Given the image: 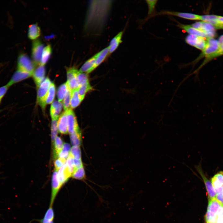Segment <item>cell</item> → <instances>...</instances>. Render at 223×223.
Returning <instances> with one entry per match:
<instances>
[{
    "instance_id": "obj_1",
    "label": "cell",
    "mask_w": 223,
    "mask_h": 223,
    "mask_svg": "<svg viewBox=\"0 0 223 223\" xmlns=\"http://www.w3.org/2000/svg\"><path fill=\"white\" fill-rule=\"evenodd\" d=\"M51 83L50 79L47 77L43 81L38 88L37 103L43 110L45 109L46 105V100Z\"/></svg>"
},
{
    "instance_id": "obj_2",
    "label": "cell",
    "mask_w": 223,
    "mask_h": 223,
    "mask_svg": "<svg viewBox=\"0 0 223 223\" xmlns=\"http://www.w3.org/2000/svg\"><path fill=\"white\" fill-rule=\"evenodd\" d=\"M207 45L205 49L200 56L195 60L194 62H192L190 64L194 65L198 60L202 57L214 54L219 50L220 44L218 41L212 38H207L206 39Z\"/></svg>"
},
{
    "instance_id": "obj_3",
    "label": "cell",
    "mask_w": 223,
    "mask_h": 223,
    "mask_svg": "<svg viewBox=\"0 0 223 223\" xmlns=\"http://www.w3.org/2000/svg\"><path fill=\"white\" fill-rule=\"evenodd\" d=\"M221 207L216 199H208L207 211L205 216L206 223H216L217 215Z\"/></svg>"
},
{
    "instance_id": "obj_4",
    "label": "cell",
    "mask_w": 223,
    "mask_h": 223,
    "mask_svg": "<svg viewBox=\"0 0 223 223\" xmlns=\"http://www.w3.org/2000/svg\"><path fill=\"white\" fill-rule=\"evenodd\" d=\"M35 65L26 55L21 54L19 56L17 60V70L33 73Z\"/></svg>"
},
{
    "instance_id": "obj_5",
    "label": "cell",
    "mask_w": 223,
    "mask_h": 223,
    "mask_svg": "<svg viewBox=\"0 0 223 223\" xmlns=\"http://www.w3.org/2000/svg\"><path fill=\"white\" fill-rule=\"evenodd\" d=\"M195 168L203 181L208 194V199H216V193L211 181L208 179L202 169L201 162L198 165L195 166Z\"/></svg>"
},
{
    "instance_id": "obj_6",
    "label": "cell",
    "mask_w": 223,
    "mask_h": 223,
    "mask_svg": "<svg viewBox=\"0 0 223 223\" xmlns=\"http://www.w3.org/2000/svg\"><path fill=\"white\" fill-rule=\"evenodd\" d=\"M44 45L38 39L34 40L32 45V55L35 65L40 64Z\"/></svg>"
},
{
    "instance_id": "obj_7",
    "label": "cell",
    "mask_w": 223,
    "mask_h": 223,
    "mask_svg": "<svg viewBox=\"0 0 223 223\" xmlns=\"http://www.w3.org/2000/svg\"><path fill=\"white\" fill-rule=\"evenodd\" d=\"M160 15H172L190 20H200V15L195 14L168 11H161L155 14L153 16Z\"/></svg>"
},
{
    "instance_id": "obj_8",
    "label": "cell",
    "mask_w": 223,
    "mask_h": 223,
    "mask_svg": "<svg viewBox=\"0 0 223 223\" xmlns=\"http://www.w3.org/2000/svg\"><path fill=\"white\" fill-rule=\"evenodd\" d=\"M58 171L55 170L52 179L51 190L50 203V206H53V203L60 189L62 187L57 177Z\"/></svg>"
},
{
    "instance_id": "obj_9",
    "label": "cell",
    "mask_w": 223,
    "mask_h": 223,
    "mask_svg": "<svg viewBox=\"0 0 223 223\" xmlns=\"http://www.w3.org/2000/svg\"><path fill=\"white\" fill-rule=\"evenodd\" d=\"M67 112L68 132L71 134L80 131L75 114L71 108Z\"/></svg>"
},
{
    "instance_id": "obj_10",
    "label": "cell",
    "mask_w": 223,
    "mask_h": 223,
    "mask_svg": "<svg viewBox=\"0 0 223 223\" xmlns=\"http://www.w3.org/2000/svg\"><path fill=\"white\" fill-rule=\"evenodd\" d=\"M33 73L17 70L13 74L7 84L9 87L33 75Z\"/></svg>"
},
{
    "instance_id": "obj_11",
    "label": "cell",
    "mask_w": 223,
    "mask_h": 223,
    "mask_svg": "<svg viewBox=\"0 0 223 223\" xmlns=\"http://www.w3.org/2000/svg\"><path fill=\"white\" fill-rule=\"evenodd\" d=\"M177 26L188 33L189 34L195 35L203 38L206 37L205 33L204 32L193 28L191 25L185 24L178 23Z\"/></svg>"
},
{
    "instance_id": "obj_12",
    "label": "cell",
    "mask_w": 223,
    "mask_h": 223,
    "mask_svg": "<svg viewBox=\"0 0 223 223\" xmlns=\"http://www.w3.org/2000/svg\"><path fill=\"white\" fill-rule=\"evenodd\" d=\"M45 73V67L41 64L34 71L32 76L37 88L43 81Z\"/></svg>"
},
{
    "instance_id": "obj_13",
    "label": "cell",
    "mask_w": 223,
    "mask_h": 223,
    "mask_svg": "<svg viewBox=\"0 0 223 223\" xmlns=\"http://www.w3.org/2000/svg\"><path fill=\"white\" fill-rule=\"evenodd\" d=\"M200 20L211 24L216 28H223V24L219 21L218 16L211 15H200Z\"/></svg>"
},
{
    "instance_id": "obj_14",
    "label": "cell",
    "mask_w": 223,
    "mask_h": 223,
    "mask_svg": "<svg viewBox=\"0 0 223 223\" xmlns=\"http://www.w3.org/2000/svg\"><path fill=\"white\" fill-rule=\"evenodd\" d=\"M57 127L59 133L65 134L68 132L67 112L65 111L60 116L57 121Z\"/></svg>"
},
{
    "instance_id": "obj_15",
    "label": "cell",
    "mask_w": 223,
    "mask_h": 223,
    "mask_svg": "<svg viewBox=\"0 0 223 223\" xmlns=\"http://www.w3.org/2000/svg\"><path fill=\"white\" fill-rule=\"evenodd\" d=\"M71 176L72 174L65 163L58 171V178L62 186Z\"/></svg>"
},
{
    "instance_id": "obj_16",
    "label": "cell",
    "mask_w": 223,
    "mask_h": 223,
    "mask_svg": "<svg viewBox=\"0 0 223 223\" xmlns=\"http://www.w3.org/2000/svg\"><path fill=\"white\" fill-rule=\"evenodd\" d=\"M123 31H121L118 33L111 41L108 47L109 55L114 52L122 42V38Z\"/></svg>"
},
{
    "instance_id": "obj_17",
    "label": "cell",
    "mask_w": 223,
    "mask_h": 223,
    "mask_svg": "<svg viewBox=\"0 0 223 223\" xmlns=\"http://www.w3.org/2000/svg\"><path fill=\"white\" fill-rule=\"evenodd\" d=\"M96 57V54L88 59L82 65L79 72L81 73H89L94 70V66Z\"/></svg>"
},
{
    "instance_id": "obj_18",
    "label": "cell",
    "mask_w": 223,
    "mask_h": 223,
    "mask_svg": "<svg viewBox=\"0 0 223 223\" xmlns=\"http://www.w3.org/2000/svg\"><path fill=\"white\" fill-rule=\"evenodd\" d=\"M63 107L62 103L59 101H55L52 103L50 110L52 119H58L59 114Z\"/></svg>"
},
{
    "instance_id": "obj_19",
    "label": "cell",
    "mask_w": 223,
    "mask_h": 223,
    "mask_svg": "<svg viewBox=\"0 0 223 223\" xmlns=\"http://www.w3.org/2000/svg\"><path fill=\"white\" fill-rule=\"evenodd\" d=\"M96 57L94 69L100 65L109 55L108 47H106L96 54Z\"/></svg>"
},
{
    "instance_id": "obj_20",
    "label": "cell",
    "mask_w": 223,
    "mask_h": 223,
    "mask_svg": "<svg viewBox=\"0 0 223 223\" xmlns=\"http://www.w3.org/2000/svg\"><path fill=\"white\" fill-rule=\"evenodd\" d=\"M55 212L53 208L49 207L42 219L39 221L40 223H54Z\"/></svg>"
},
{
    "instance_id": "obj_21",
    "label": "cell",
    "mask_w": 223,
    "mask_h": 223,
    "mask_svg": "<svg viewBox=\"0 0 223 223\" xmlns=\"http://www.w3.org/2000/svg\"><path fill=\"white\" fill-rule=\"evenodd\" d=\"M40 34L39 27L36 24H31L29 26L28 31V37L31 40L36 39Z\"/></svg>"
},
{
    "instance_id": "obj_22",
    "label": "cell",
    "mask_w": 223,
    "mask_h": 223,
    "mask_svg": "<svg viewBox=\"0 0 223 223\" xmlns=\"http://www.w3.org/2000/svg\"><path fill=\"white\" fill-rule=\"evenodd\" d=\"M77 89L71 93L70 107L72 108L77 107L82 101L78 94Z\"/></svg>"
},
{
    "instance_id": "obj_23",
    "label": "cell",
    "mask_w": 223,
    "mask_h": 223,
    "mask_svg": "<svg viewBox=\"0 0 223 223\" xmlns=\"http://www.w3.org/2000/svg\"><path fill=\"white\" fill-rule=\"evenodd\" d=\"M52 52L50 45H48L44 48L41 57L40 64L45 65L49 59Z\"/></svg>"
},
{
    "instance_id": "obj_24",
    "label": "cell",
    "mask_w": 223,
    "mask_h": 223,
    "mask_svg": "<svg viewBox=\"0 0 223 223\" xmlns=\"http://www.w3.org/2000/svg\"><path fill=\"white\" fill-rule=\"evenodd\" d=\"M92 88L88 82L80 86L78 89V94L81 100L82 101L84 98L86 93L91 90Z\"/></svg>"
},
{
    "instance_id": "obj_25",
    "label": "cell",
    "mask_w": 223,
    "mask_h": 223,
    "mask_svg": "<svg viewBox=\"0 0 223 223\" xmlns=\"http://www.w3.org/2000/svg\"><path fill=\"white\" fill-rule=\"evenodd\" d=\"M54 142L55 158H57L63 149V144L61 139L58 136L56 137Z\"/></svg>"
},
{
    "instance_id": "obj_26",
    "label": "cell",
    "mask_w": 223,
    "mask_h": 223,
    "mask_svg": "<svg viewBox=\"0 0 223 223\" xmlns=\"http://www.w3.org/2000/svg\"><path fill=\"white\" fill-rule=\"evenodd\" d=\"M81 135L80 131L70 134L71 142L73 146H79L81 143Z\"/></svg>"
},
{
    "instance_id": "obj_27",
    "label": "cell",
    "mask_w": 223,
    "mask_h": 223,
    "mask_svg": "<svg viewBox=\"0 0 223 223\" xmlns=\"http://www.w3.org/2000/svg\"><path fill=\"white\" fill-rule=\"evenodd\" d=\"M68 89L66 83L61 85L59 87L57 92V96L58 101L62 102Z\"/></svg>"
},
{
    "instance_id": "obj_28",
    "label": "cell",
    "mask_w": 223,
    "mask_h": 223,
    "mask_svg": "<svg viewBox=\"0 0 223 223\" xmlns=\"http://www.w3.org/2000/svg\"><path fill=\"white\" fill-rule=\"evenodd\" d=\"M55 84L51 83L48 90L47 96L46 100V104H50L53 101L55 94Z\"/></svg>"
},
{
    "instance_id": "obj_29",
    "label": "cell",
    "mask_w": 223,
    "mask_h": 223,
    "mask_svg": "<svg viewBox=\"0 0 223 223\" xmlns=\"http://www.w3.org/2000/svg\"><path fill=\"white\" fill-rule=\"evenodd\" d=\"M76 77L79 85V87L84 84L89 82L88 76L87 73H81L78 71Z\"/></svg>"
},
{
    "instance_id": "obj_30",
    "label": "cell",
    "mask_w": 223,
    "mask_h": 223,
    "mask_svg": "<svg viewBox=\"0 0 223 223\" xmlns=\"http://www.w3.org/2000/svg\"><path fill=\"white\" fill-rule=\"evenodd\" d=\"M70 150V145L67 143H64L63 149L59 153L58 157L67 159L69 155Z\"/></svg>"
},
{
    "instance_id": "obj_31",
    "label": "cell",
    "mask_w": 223,
    "mask_h": 223,
    "mask_svg": "<svg viewBox=\"0 0 223 223\" xmlns=\"http://www.w3.org/2000/svg\"><path fill=\"white\" fill-rule=\"evenodd\" d=\"M74 159H81V153L79 146H73L70 149L69 154Z\"/></svg>"
},
{
    "instance_id": "obj_32",
    "label": "cell",
    "mask_w": 223,
    "mask_h": 223,
    "mask_svg": "<svg viewBox=\"0 0 223 223\" xmlns=\"http://www.w3.org/2000/svg\"><path fill=\"white\" fill-rule=\"evenodd\" d=\"M58 119H52L51 126V138L53 142L57 137L58 132L57 121Z\"/></svg>"
},
{
    "instance_id": "obj_33",
    "label": "cell",
    "mask_w": 223,
    "mask_h": 223,
    "mask_svg": "<svg viewBox=\"0 0 223 223\" xmlns=\"http://www.w3.org/2000/svg\"><path fill=\"white\" fill-rule=\"evenodd\" d=\"M72 176L73 178L77 179H84L85 177V173L83 166L76 169Z\"/></svg>"
},
{
    "instance_id": "obj_34",
    "label": "cell",
    "mask_w": 223,
    "mask_h": 223,
    "mask_svg": "<svg viewBox=\"0 0 223 223\" xmlns=\"http://www.w3.org/2000/svg\"><path fill=\"white\" fill-rule=\"evenodd\" d=\"M146 2L147 4L148 11V15L149 17H152L154 15V13L155 7L157 3V0H146Z\"/></svg>"
},
{
    "instance_id": "obj_35",
    "label": "cell",
    "mask_w": 223,
    "mask_h": 223,
    "mask_svg": "<svg viewBox=\"0 0 223 223\" xmlns=\"http://www.w3.org/2000/svg\"><path fill=\"white\" fill-rule=\"evenodd\" d=\"M199 37L195 35L189 34L186 37L185 41L187 44L195 47L197 43Z\"/></svg>"
},
{
    "instance_id": "obj_36",
    "label": "cell",
    "mask_w": 223,
    "mask_h": 223,
    "mask_svg": "<svg viewBox=\"0 0 223 223\" xmlns=\"http://www.w3.org/2000/svg\"><path fill=\"white\" fill-rule=\"evenodd\" d=\"M71 92L68 88L63 101V107L65 111H67L70 106Z\"/></svg>"
},
{
    "instance_id": "obj_37",
    "label": "cell",
    "mask_w": 223,
    "mask_h": 223,
    "mask_svg": "<svg viewBox=\"0 0 223 223\" xmlns=\"http://www.w3.org/2000/svg\"><path fill=\"white\" fill-rule=\"evenodd\" d=\"M200 30L204 33L216 31L214 27L211 24L202 22Z\"/></svg>"
},
{
    "instance_id": "obj_38",
    "label": "cell",
    "mask_w": 223,
    "mask_h": 223,
    "mask_svg": "<svg viewBox=\"0 0 223 223\" xmlns=\"http://www.w3.org/2000/svg\"><path fill=\"white\" fill-rule=\"evenodd\" d=\"M77 69L74 67H71L67 69V81H69L76 77V74L78 72Z\"/></svg>"
},
{
    "instance_id": "obj_39",
    "label": "cell",
    "mask_w": 223,
    "mask_h": 223,
    "mask_svg": "<svg viewBox=\"0 0 223 223\" xmlns=\"http://www.w3.org/2000/svg\"><path fill=\"white\" fill-rule=\"evenodd\" d=\"M206 45L207 41L206 40V38L199 37L197 43L195 47L203 51L205 48Z\"/></svg>"
},
{
    "instance_id": "obj_40",
    "label": "cell",
    "mask_w": 223,
    "mask_h": 223,
    "mask_svg": "<svg viewBox=\"0 0 223 223\" xmlns=\"http://www.w3.org/2000/svg\"><path fill=\"white\" fill-rule=\"evenodd\" d=\"M66 160L60 158H58L55 161L54 164L55 170L57 171L65 164Z\"/></svg>"
},
{
    "instance_id": "obj_41",
    "label": "cell",
    "mask_w": 223,
    "mask_h": 223,
    "mask_svg": "<svg viewBox=\"0 0 223 223\" xmlns=\"http://www.w3.org/2000/svg\"><path fill=\"white\" fill-rule=\"evenodd\" d=\"M213 177L221 186H223V171H220L218 172Z\"/></svg>"
},
{
    "instance_id": "obj_42",
    "label": "cell",
    "mask_w": 223,
    "mask_h": 223,
    "mask_svg": "<svg viewBox=\"0 0 223 223\" xmlns=\"http://www.w3.org/2000/svg\"><path fill=\"white\" fill-rule=\"evenodd\" d=\"M216 223H223V207H221L218 212Z\"/></svg>"
},
{
    "instance_id": "obj_43",
    "label": "cell",
    "mask_w": 223,
    "mask_h": 223,
    "mask_svg": "<svg viewBox=\"0 0 223 223\" xmlns=\"http://www.w3.org/2000/svg\"><path fill=\"white\" fill-rule=\"evenodd\" d=\"M9 88L7 84L0 87V99H2Z\"/></svg>"
},
{
    "instance_id": "obj_44",
    "label": "cell",
    "mask_w": 223,
    "mask_h": 223,
    "mask_svg": "<svg viewBox=\"0 0 223 223\" xmlns=\"http://www.w3.org/2000/svg\"><path fill=\"white\" fill-rule=\"evenodd\" d=\"M216 199L221 206L223 207V193L216 194Z\"/></svg>"
},
{
    "instance_id": "obj_45",
    "label": "cell",
    "mask_w": 223,
    "mask_h": 223,
    "mask_svg": "<svg viewBox=\"0 0 223 223\" xmlns=\"http://www.w3.org/2000/svg\"><path fill=\"white\" fill-rule=\"evenodd\" d=\"M74 164L76 169L83 166L81 159L77 160L74 159Z\"/></svg>"
},
{
    "instance_id": "obj_46",
    "label": "cell",
    "mask_w": 223,
    "mask_h": 223,
    "mask_svg": "<svg viewBox=\"0 0 223 223\" xmlns=\"http://www.w3.org/2000/svg\"><path fill=\"white\" fill-rule=\"evenodd\" d=\"M216 56L223 55V44H220L219 50L216 53Z\"/></svg>"
},
{
    "instance_id": "obj_47",
    "label": "cell",
    "mask_w": 223,
    "mask_h": 223,
    "mask_svg": "<svg viewBox=\"0 0 223 223\" xmlns=\"http://www.w3.org/2000/svg\"><path fill=\"white\" fill-rule=\"evenodd\" d=\"M218 41L220 44H223V35L220 37Z\"/></svg>"
},
{
    "instance_id": "obj_48",
    "label": "cell",
    "mask_w": 223,
    "mask_h": 223,
    "mask_svg": "<svg viewBox=\"0 0 223 223\" xmlns=\"http://www.w3.org/2000/svg\"><path fill=\"white\" fill-rule=\"evenodd\" d=\"M218 19L220 22L223 24V17L218 16Z\"/></svg>"
},
{
    "instance_id": "obj_49",
    "label": "cell",
    "mask_w": 223,
    "mask_h": 223,
    "mask_svg": "<svg viewBox=\"0 0 223 223\" xmlns=\"http://www.w3.org/2000/svg\"><path fill=\"white\" fill-rule=\"evenodd\" d=\"M2 99H0V104L1 102Z\"/></svg>"
}]
</instances>
